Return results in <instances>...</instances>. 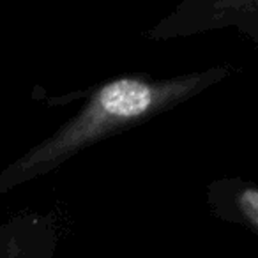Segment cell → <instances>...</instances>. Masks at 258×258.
<instances>
[{"instance_id":"1","label":"cell","mask_w":258,"mask_h":258,"mask_svg":"<svg viewBox=\"0 0 258 258\" xmlns=\"http://www.w3.org/2000/svg\"><path fill=\"white\" fill-rule=\"evenodd\" d=\"M228 75L230 68L219 66L163 80L125 75L104 82L68 122L0 172V195L53 172L97 142L191 99Z\"/></svg>"},{"instance_id":"2","label":"cell","mask_w":258,"mask_h":258,"mask_svg":"<svg viewBox=\"0 0 258 258\" xmlns=\"http://www.w3.org/2000/svg\"><path fill=\"white\" fill-rule=\"evenodd\" d=\"M57 246L53 216L30 211L0 219V258H55Z\"/></svg>"},{"instance_id":"3","label":"cell","mask_w":258,"mask_h":258,"mask_svg":"<svg viewBox=\"0 0 258 258\" xmlns=\"http://www.w3.org/2000/svg\"><path fill=\"white\" fill-rule=\"evenodd\" d=\"M207 204L223 221L258 233V184L242 179H219L209 184Z\"/></svg>"}]
</instances>
